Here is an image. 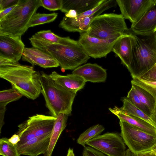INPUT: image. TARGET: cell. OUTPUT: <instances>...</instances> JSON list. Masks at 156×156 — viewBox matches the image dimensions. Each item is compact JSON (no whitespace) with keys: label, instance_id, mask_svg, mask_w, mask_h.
Here are the masks:
<instances>
[{"label":"cell","instance_id":"cell-20","mask_svg":"<svg viewBox=\"0 0 156 156\" xmlns=\"http://www.w3.org/2000/svg\"><path fill=\"white\" fill-rule=\"evenodd\" d=\"M49 76L56 82L65 88L76 93L83 88L86 82L82 77L73 74L62 75L54 71Z\"/></svg>","mask_w":156,"mask_h":156},{"label":"cell","instance_id":"cell-4","mask_svg":"<svg viewBox=\"0 0 156 156\" xmlns=\"http://www.w3.org/2000/svg\"><path fill=\"white\" fill-rule=\"evenodd\" d=\"M132 34V58L128 70L133 79L140 78L156 63V31L141 37Z\"/></svg>","mask_w":156,"mask_h":156},{"label":"cell","instance_id":"cell-40","mask_svg":"<svg viewBox=\"0 0 156 156\" xmlns=\"http://www.w3.org/2000/svg\"><path fill=\"white\" fill-rule=\"evenodd\" d=\"M139 154L140 156H156L151 150L142 152Z\"/></svg>","mask_w":156,"mask_h":156},{"label":"cell","instance_id":"cell-24","mask_svg":"<svg viewBox=\"0 0 156 156\" xmlns=\"http://www.w3.org/2000/svg\"><path fill=\"white\" fill-rule=\"evenodd\" d=\"M105 129L102 125L98 124L94 125L80 135L76 140L77 142L84 147L88 141L99 135Z\"/></svg>","mask_w":156,"mask_h":156},{"label":"cell","instance_id":"cell-25","mask_svg":"<svg viewBox=\"0 0 156 156\" xmlns=\"http://www.w3.org/2000/svg\"><path fill=\"white\" fill-rule=\"evenodd\" d=\"M132 86L141 101L149 108L152 114L156 106V101L154 98L143 88L134 84H132Z\"/></svg>","mask_w":156,"mask_h":156},{"label":"cell","instance_id":"cell-36","mask_svg":"<svg viewBox=\"0 0 156 156\" xmlns=\"http://www.w3.org/2000/svg\"><path fill=\"white\" fill-rule=\"evenodd\" d=\"M6 110V107L0 106V134L2 128L4 124V117Z\"/></svg>","mask_w":156,"mask_h":156},{"label":"cell","instance_id":"cell-2","mask_svg":"<svg viewBox=\"0 0 156 156\" xmlns=\"http://www.w3.org/2000/svg\"><path fill=\"white\" fill-rule=\"evenodd\" d=\"M36 48L52 56L63 70H74L90 58L79 41L69 37H62L57 43L39 40Z\"/></svg>","mask_w":156,"mask_h":156},{"label":"cell","instance_id":"cell-43","mask_svg":"<svg viewBox=\"0 0 156 156\" xmlns=\"http://www.w3.org/2000/svg\"><path fill=\"white\" fill-rule=\"evenodd\" d=\"M67 156H75L73 150V148H69L68 151Z\"/></svg>","mask_w":156,"mask_h":156},{"label":"cell","instance_id":"cell-31","mask_svg":"<svg viewBox=\"0 0 156 156\" xmlns=\"http://www.w3.org/2000/svg\"><path fill=\"white\" fill-rule=\"evenodd\" d=\"M32 37L36 39L54 43L58 42L62 38L55 34L50 30L39 31L33 35Z\"/></svg>","mask_w":156,"mask_h":156},{"label":"cell","instance_id":"cell-13","mask_svg":"<svg viewBox=\"0 0 156 156\" xmlns=\"http://www.w3.org/2000/svg\"><path fill=\"white\" fill-rule=\"evenodd\" d=\"M25 48L21 37L0 35V57L18 62Z\"/></svg>","mask_w":156,"mask_h":156},{"label":"cell","instance_id":"cell-19","mask_svg":"<svg viewBox=\"0 0 156 156\" xmlns=\"http://www.w3.org/2000/svg\"><path fill=\"white\" fill-rule=\"evenodd\" d=\"M108 110L116 116L120 120L133 126L143 131L156 137V128L145 120L128 115L120 108L115 106Z\"/></svg>","mask_w":156,"mask_h":156},{"label":"cell","instance_id":"cell-15","mask_svg":"<svg viewBox=\"0 0 156 156\" xmlns=\"http://www.w3.org/2000/svg\"><path fill=\"white\" fill-rule=\"evenodd\" d=\"M22 60L44 68L57 67L58 62L51 55L37 48L25 47L23 53Z\"/></svg>","mask_w":156,"mask_h":156},{"label":"cell","instance_id":"cell-1","mask_svg":"<svg viewBox=\"0 0 156 156\" xmlns=\"http://www.w3.org/2000/svg\"><path fill=\"white\" fill-rule=\"evenodd\" d=\"M41 74L32 66L0 57V77L9 82L23 96L34 100L41 92Z\"/></svg>","mask_w":156,"mask_h":156},{"label":"cell","instance_id":"cell-39","mask_svg":"<svg viewBox=\"0 0 156 156\" xmlns=\"http://www.w3.org/2000/svg\"><path fill=\"white\" fill-rule=\"evenodd\" d=\"M78 15L76 11L73 9H71L67 13H65V16L70 18H75Z\"/></svg>","mask_w":156,"mask_h":156},{"label":"cell","instance_id":"cell-21","mask_svg":"<svg viewBox=\"0 0 156 156\" xmlns=\"http://www.w3.org/2000/svg\"><path fill=\"white\" fill-rule=\"evenodd\" d=\"M103 0H62L61 11L66 13L71 9L74 10L78 14L97 7Z\"/></svg>","mask_w":156,"mask_h":156},{"label":"cell","instance_id":"cell-18","mask_svg":"<svg viewBox=\"0 0 156 156\" xmlns=\"http://www.w3.org/2000/svg\"><path fill=\"white\" fill-rule=\"evenodd\" d=\"M72 74L82 77L86 82H104L107 77L106 70L95 63H88L79 66Z\"/></svg>","mask_w":156,"mask_h":156},{"label":"cell","instance_id":"cell-3","mask_svg":"<svg viewBox=\"0 0 156 156\" xmlns=\"http://www.w3.org/2000/svg\"><path fill=\"white\" fill-rule=\"evenodd\" d=\"M40 73L41 93L51 116L56 117L61 113L70 115L76 93L65 88L44 72L41 71Z\"/></svg>","mask_w":156,"mask_h":156},{"label":"cell","instance_id":"cell-32","mask_svg":"<svg viewBox=\"0 0 156 156\" xmlns=\"http://www.w3.org/2000/svg\"><path fill=\"white\" fill-rule=\"evenodd\" d=\"M41 6L50 11L60 10L62 0H40Z\"/></svg>","mask_w":156,"mask_h":156},{"label":"cell","instance_id":"cell-41","mask_svg":"<svg viewBox=\"0 0 156 156\" xmlns=\"http://www.w3.org/2000/svg\"><path fill=\"white\" fill-rule=\"evenodd\" d=\"M123 156H140L139 154L134 153L132 152L129 149L126 150Z\"/></svg>","mask_w":156,"mask_h":156},{"label":"cell","instance_id":"cell-6","mask_svg":"<svg viewBox=\"0 0 156 156\" xmlns=\"http://www.w3.org/2000/svg\"><path fill=\"white\" fill-rule=\"evenodd\" d=\"M125 20L121 14L100 15L92 21L86 32L90 37L101 39L120 37L128 30Z\"/></svg>","mask_w":156,"mask_h":156},{"label":"cell","instance_id":"cell-35","mask_svg":"<svg viewBox=\"0 0 156 156\" xmlns=\"http://www.w3.org/2000/svg\"><path fill=\"white\" fill-rule=\"evenodd\" d=\"M19 0H0V11L17 4Z\"/></svg>","mask_w":156,"mask_h":156},{"label":"cell","instance_id":"cell-17","mask_svg":"<svg viewBox=\"0 0 156 156\" xmlns=\"http://www.w3.org/2000/svg\"><path fill=\"white\" fill-rule=\"evenodd\" d=\"M51 133L35 137L22 144L16 145L19 154L29 156L44 154L49 144Z\"/></svg>","mask_w":156,"mask_h":156},{"label":"cell","instance_id":"cell-42","mask_svg":"<svg viewBox=\"0 0 156 156\" xmlns=\"http://www.w3.org/2000/svg\"><path fill=\"white\" fill-rule=\"evenodd\" d=\"M150 118L153 122L155 127L156 128V106Z\"/></svg>","mask_w":156,"mask_h":156},{"label":"cell","instance_id":"cell-29","mask_svg":"<svg viewBox=\"0 0 156 156\" xmlns=\"http://www.w3.org/2000/svg\"><path fill=\"white\" fill-rule=\"evenodd\" d=\"M131 84L136 85L150 93L156 101V81H150L139 78H135L131 80Z\"/></svg>","mask_w":156,"mask_h":156},{"label":"cell","instance_id":"cell-23","mask_svg":"<svg viewBox=\"0 0 156 156\" xmlns=\"http://www.w3.org/2000/svg\"><path fill=\"white\" fill-rule=\"evenodd\" d=\"M123 103L121 109L127 114L133 116L141 118L155 127L150 117L135 106L127 97H124L122 99Z\"/></svg>","mask_w":156,"mask_h":156},{"label":"cell","instance_id":"cell-12","mask_svg":"<svg viewBox=\"0 0 156 156\" xmlns=\"http://www.w3.org/2000/svg\"><path fill=\"white\" fill-rule=\"evenodd\" d=\"M121 14L132 23L137 22L155 0H116Z\"/></svg>","mask_w":156,"mask_h":156},{"label":"cell","instance_id":"cell-5","mask_svg":"<svg viewBox=\"0 0 156 156\" xmlns=\"http://www.w3.org/2000/svg\"><path fill=\"white\" fill-rule=\"evenodd\" d=\"M40 6V0H19L16 6L0 20V35L21 37Z\"/></svg>","mask_w":156,"mask_h":156},{"label":"cell","instance_id":"cell-7","mask_svg":"<svg viewBox=\"0 0 156 156\" xmlns=\"http://www.w3.org/2000/svg\"><path fill=\"white\" fill-rule=\"evenodd\" d=\"M56 118L52 116L36 114L18 126L16 134L20 140L17 145L22 144L35 137L51 133Z\"/></svg>","mask_w":156,"mask_h":156},{"label":"cell","instance_id":"cell-30","mask_svg":"<svg viewBox=\"0 0 156 156\" xmlns=\"http://www.w3.org/2000/svg\"><path fill=\"white\" fill-rule=\"evenodd\" d=\"M126 97L135 106L150 117L152 114V112L149 108L141 101L132 86L131 89L128 92Z\"/></svg>","mask_w":156,"mask_h":156},{"label":"cell","instance_id":"cell-38","mask_svg":"<svg viewBox=\"0 0 156 156\" xmlns=\"http://www.w3.org/2000/svg\"><path fill=\"white\" fill-rule=\"evenodd\" d=\"M9 141L14 145H17L20 140L19 135L17 134H15L9 139Z\"/></svg>","mask_w":156,"mask_h":156},{"label":"cell","instance_id":"cell-8","mask_svg":"<svg viewBox=\"0 0 156 156\" xmlns=\"http://www.w3.org/2000/svg\"><path fill=\"white\" fill-rule=\"evenodd\" d=\"M122 137L125 144L133 152L139 154L151 149L156 143V137L120 120Z\"/></svg>","mask_w":156,"mask_h":156},{"label":"cell","instance_id":"cell-26","mask_svg":"<svg viewBox=\"0 0 156 156\" xmlns=\"http://www.w3.org/2000/svg\"><path fill=\"white\" fill-rule=\"evenodd\" d=\"M58 14L54 12L49 14L35 13L32 17L27 27V29L30 27L48 23L54 21Z\"/></svg>","mask_w":156,"mask_h":156},{"label":"cell","instance_id":"cell-11","mask_svg":"<svg viewBox=\"0 0 156 156\" xmlns=\"http://www.w3.org/2000/svg\"><path fill=\"white\" fill-rule=\"evenodd\" d=\"M117 4L115 0H105L102 7L92 15L84 18H70L64 16L59 24V27L69 32H86L92 21L104 11Z\"/></svg>","mask_w":156,"mask_h":156},{"label":"cell","instance_id":"cell-37","mask_svg":"<svg viewBox=\"0 0 156 156\" xmlns=\"http://www.w3.org/2000/svg\"><path fill=\"white\" fill-rule=\"evenodd\" d=\"M17 4L0 11V20L10 12L16 6Z\"/></svg>","mask_w":156,"mask_h":156},{"label":"cell","instance_id":"cell-27","mask_svg":"<svg viewBox=\"0 0 156 156\" xmlns=\"http://www.w3.org/2000/svg\"><path fill=\"white\" fill-rule=\"evenodd\" d=\"M23 95L13 87L0 92V106L6 107L9 103L20 98Z\"/></svg>","mask_w":156,"mask_h":156},{"label":"cell","instance_id":"cell-9","mask_svg":"<svg viewBox=\"0 0 156 156\" xmlns=\"http://www.w3.org/2000/svg\"><path fill=\"white\" fill-rule=\"evenodd\" d=\"M86 145L107 156H123L126 144L120 133L107 132L88 141Z\"/></svg>","mask_w":156,"mask_h":156},{"label":"cell","instance_id":"cell-14","mask_svg":"<svg viewBox=\"0 0 156 156\" xmlns=\"http://www.w3.org/2000/svg\"><path fill=\"white\" fill-rule=\"evenodd\" d=\"M130 30L141 36H147L156 31V0L137 22L132 23Z\"/></svg>","mask_w":156,"mask_h":156},{"label":"cell","instance_id":"cell-44","mask_svg":"<svg viewBox=\"0 0 156 156\" xmlns=\"http://www.w3.org/2000/svg\"><path fill=\"white\" fill-rule=\"evenodd\" d=\"M151 150L154 152L156 156V143Z\"/></svg>","mask_w":156,"mask_h":156},{"label":"cell","instance_id":"cell-34","mask_svg":"<svg viewBox=\"0 0 156 156\" xmlns=\"http://www.w3.org/2000/svg\"><path fill=\"white\" fill-rule=\"evenodd\" d=\"M82 156H107L90 146H86L83 151Z\"/></svg>","mask_w":156,"mask_h":156},{"label":"cell","instance_id":"cell-16","mask_svg":"<svg viewBox=\"0 0 156 156\" xmlns=\"http://www.w3.org/2000/svg\"><path fill=\"white\" fill-rule=\"evenodd\" d=\"M132 33L129 29L120 37L114 44L112 51L121 59L128 69L132 58Z\"/></svg>","mask_w":156,"mask_h":156},{"label":"cell","instance_id":"cell-10","mask_svg":"<svg viewBox=\"0 0 156 156\" xmlns=\"http://www.w3.org/2000/svg\"><path fill=\"white\" fill-rule=\"evenodd\" d=\"M80 34L79 43L88 55L94 58L106 57L112 51L114 44L121 36L104 40L90 37L86 32Z\"/></svg>","mask_w":156,"mask_h":156},{"label":"cell","instance_id":"cell-33","mask_svg":"<svg viewBox=\"0 0 156 156\" xmlns=\"http://www.w3.org/2000/svg\"><path fill=\"white\" fill-rule=\"evenodd\" d=\"M139 78L148 81H156V63L150 69Z\"/></svg>","mask_w":156,"mask_h":156},{"label":"cell","instance_id":"cell-22","mask_svg":"<svg viewBox=\"0 0 156 156\" xmlns=\"http://www.w3.org/2000/svg\"><path fill=\"white\" fill-rule=\"evenodd\" d=\"M51 133L48 147L44 154V156H51L57 141L67 125L68 116L63 113L58 114L56 117Z\"/></svg>","mask_w":156,"mask_h":156},{"label":"cell","instance_id":"cell-28","mask_svg":"<svg viewBox=\"0 0 156 156\" xmlns=\"http://www.w3.org/2000/svg\"><path fill=\"white\" fill-rule=\"evenodd\" d=\"M0 154L2 156H20L16 146L11 143L9 139L3 137L0 139Z\"/></svg>","mask_w":156,"mask_h":156}]
</instances>
